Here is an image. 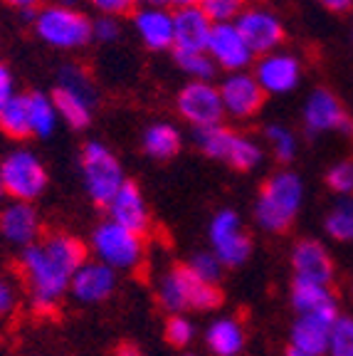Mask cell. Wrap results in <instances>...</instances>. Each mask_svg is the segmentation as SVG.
Masks as SVG:
<instances>
[{
	"mask_svg": "<svg viewBox=\"0 0 353 356\" xmlns=\"http://www.w3.org/2000/svg\"><path fill=\"white\" fill-rule=\"evenodd\" d=\"M87 255V245L69 233H47L38 243L22 248L20 277L28 287L35 314L44 317L60 307Z\"/></svg>",
	"mask_w": 353,
	"mask_h": 356,
	"instance_id": "6da1fadb",
	"label": "cell"
},
{
	"mask_svg": "<svg viewBox=\"0 0 353 356\" xmlns=\"http://www.w3.org/2000/svg\"><path fill=\"white\" fill-rule=\"evenodd\" d=\"M304 203V181L299 173L281 168L272 173L260 188L254 203V220L267 233H287Z\"/></svg>",
	"mask_w": 353,
	"mask_h": 356,
	"instance_id": "7a4b0ae2",
	"label": "cell"
},
{
	"mask_svg": "<svg viewBox=\"0 0 353 356\" xmlns=\"http://www.w3.org/2000/svg\"><path fill=\"white\" fill-rule=\"evenodd\" d=\"M33 30L40 42L55 50H82L94 40V20L72 3H50L38 10Z\"/></svg>",
	"mask_w": 353,
	"mask_h": 356,
	"instance_id": "3957f363",
	"label": "cell"
},
{
	"mask_svg": "<svg viewBox=\"0 0 353 356\" xmlns=\"http://www.w3.org/2000/svg\"><path fill=\"white\" fill-rule=\"evenodd\" d=\"M158 305L168 314H183L186 309L210 312L222 305V289L198 280L188 265H176L161 280Z\"/></svg>",
	"mask_w": 353,
	"mask_h": 356,
	"instance_id": "277c9868",
	"label": "cell"
},
{
	"mask_svg": "<svg viewBox=\"0 0 353 356\" xmlns=\"http://www.w3.org/2000/svg\"><path fill=\"white\" fill-rule=\"evenodd\" d=\"M193 141L203 151V156L225 163V166L235 168V171H252L265 159V151H262V146L257 141L225 127V124L200 129V131H195Z\"/></svg>",
	"mask_w": 353,
	"mask_h": 356,
	"instance_id": "5b68a950",
	"label": "cell"
},
{
	"mask_svg": "<svg viewBox=\"0 0 353 356\" xmlns=\"http://www.w3.org/2000/svg\"><path fill=\"white\" fill-rule=\"evenodd\" d=\"M79 166H82L84 188H87L89 198L94 203H99V206H109L111 198L126 184L122 161L101 141L84 144L82 156H79Z\"/></svg>",
	"mask_w": 353,
	"mask_h": 356,
	"instance_id": "8992f818",
	"label": "cell"
},
{
	"mask_svg": "<svg viewBox=\"0 0 353 356\" xmlns=\"http://www.w3.org/2000/svg\"><path fill=\"white\" fill-rule=\"evenodd\" d=\"M94 84L82 67L67 65L62 67L60 82L52 89V102L57 106L60 122L72 129H87L94 117Z\"/></svg>",
	"mask_w": 353,
	"mask_h": 356,
	"instance_id": "52a82bcc",
	"label": "cell"
},
{
	"mask_svg": "<svg viewBox=\"0 0 353 356\" xmlns=\"http://www.w3.org/2000/svg\"><path fill=\"white\" fill-rule=\"evenodd\" d=\"M92 252L106 267L124 270V273H136L138 267L144 265L146 257L144 238L122 228V225H116L114 220H104L94 228Z\"/></svg>",
	"mask_w": 353,
	"mask_h": 356,
	"instance_id": "ba28073f",
	"label": "cell"
},
{
	"mask_svg": "<svg viewBox=\"0 0 353 356\" xmlns=\"http://www.w3.org/2000/svg\"><path fill=\"white\" fill-rule=\"evenodd\" d=\"M0 173L6 181L8 198L35 203L50 184V173L44 163L30 149H15L0 161Z\"/></svg>",
	"mask_w": 353,
	"mask_h": 356,
	"instance_id": "9c48e42d",
	"label": "cell"
},
{
	"mask_svg": "<svg viewBox=\"0 0 353 356\" xmlns=\"http://www.w3.org/2000/svg\"><path fill=\"white\" fill-rule=\"evenodd\" d=\"M176 111L186 124L200 131L222 124L225 109L217 84L213 82H188L176 95Z\"/></svg>",
	"mask_w": 353,
	"mask_h": 356,
	"instance_id": "30bf717a",
	"label": "cell"
},
{
	"mask_svg": "<svg viewBox=\"0 0 353 356\" xmlns=\"http://www.w3.org/2000/svg\"><path fill=\"white\" fill-rule=\"evenodd\" d=\"M210 245L222 267H240L249 260L252 238L245 230L238 211L225 208V211L215 213V218L210 220Z\"/></svg>",
	"mask_w": 353,
	"mask_h": 356,
	"instance_id": "8fae6325",
	"label": "cell"
},
{
	"mask_svg": "<svg viewBox=\"0 0 353 356\" xmlns=\"http://www.w3.org/2000/svg\"><path fill=\"white\" fill-rule=\"evenodd\" d=\"M304 131L309 136H319L326 131H338L343 136H353V122L343 109L341 99L331 89L316 87L309 92L302 111Z\"/></svg>",
	"mask_w": 353,
	"mask_h": 356,
	"instance_id": "7c38bea8",
	"label": "cell"
},
{
	"mask_svg": "<svg viewBox=\"0 0 353 356\" xmlns=\"http://www.w3.org/2000/svg\"><path fill=\"white\" fill-rule=\"evenodd\" d=\"M235 25L243 33L245 42L254 57H265L270 52L281 50L284 38H287V30H284V22L279 20V15L262 6H247V10L238 17Z\"/></svg>",
	"mask_w": 353,
	"mask_h": 356,
	"instance_id": "4fadbf2b",
	"label": "cell"
},
{
	"mask_svg": "<svg viewBox=\"0 0 353 356\" xmlns=\"http://www.w3.org/2000/svg\"><path fill=\"white\" fill-rule=\"evenodd\" d=\"M217 89H220L225 117L238 119V122H247V119L257 117L267 99L265 89L260 87L257 77L249 70L247 72L225 74Z\"/></svg>",
	"mask_w": 353,
	"mask_h": 356,
	"instance_id": "5bb4252c",
	"label": "cell"
},
{
	"mask_svg": "<svg viewBox=\"0 0 353 356\" xmlns=\"http://www.w3.org/2000/svg\"><path fill=\"white\" fill-rule=\"evenodd\" d=\"M254 77L267 97L289 95L302 82V60L289 50H277L254 60Z\"/></svg>",
	"mask_w": 353,
	"mask_h": 356,
	"instance_id": "9a60e30c",
	"label": "cell"
},
{
	"mask_svg": "<svg viewBox=\"0 0 353 356\" xmlns=\"http://www.w3.org/2000/svg\"><path fill=\"white\" fill-rule=\"evenodd\" d=\"M210 60L215 62L217 70H225L227 74L232 72H247L254 65L257 57L252 55V50L245 42L243 33L238 30L235 22H225V25H213V33L208 40Z\"/></svg>",
	"mask_w": 353,
	"mask_h": 356,
	"instance_id": "2e32d148",
	"label": "cell"
},
{
	"mask_svg": "<svg viewBox=\"0 0 353 356\" xmlns=\"http://www.w3.org/2000/svg\"><path fill=\"white\" fill-rule=\"evenodd\" d=\"M292 273L294 280H306V282L334 284L336 277V265L321 240L302 238L292 248Z\"/></svg>",
	"mask_w": 353,
	"mask_h": 356,
	"instance_id": "e0dca14e",
	"label": "cell"
},
{
	"mask_svg": "<svg viewBox=\"0 0 353 356\" xmlns=\"http://www.w3.org/2000/svg\"><path fill=\"white\" fill-rule=\"evenodd\" d=\"M133 30H136L138 40L154 52L173 50V10L161 3H146V6H136L131 13Z\"/></svg>",
	"mask_w": 353,
	"mask_h": 356,
	"instance_id": "ac0fdd59",
	"label": "cell"
},
{
	"mask_svg": "<svg viewBox=\"0 0 353 356\" xmlns=\"http://www.w3.org/2000/svg\"><path fill=\"white\" fill-rule=\"evenodd\" d=\"M289 302H292V309L297 312V317L311 314V317H324L329 322H336L341 317V307H338V300L334 295L331 284L292 280Z\"/></svg>",
	"mask_w": 353,
	"mask_h": 356,
	"instance_id": "d6986e66",
	"label": "cell"
},
{
	"mask_svg": "<svg viewBox=\"0 0 353 356\" xmlns=\"http://www.w3.org/2000/svg\"><path fill=\"white\" fill-rule=\"evenodd\" d=\"M106 213H109V220L131 230V233L141 235V238L151 230L149 203H146L141 188L136 184H131V181H126L122 186V191L111 198V203L106 206Z\"/></svg>",
	"mask_w": 353,
	"mask_h": 356,
	"instance_id": "ffe728a7",
	"label": "cell"
},
{
	"mask_svg": "<svg viewBox=\"0 0 353 356\" xmlns=\"http://www.w3.org/2000/svg\"><path fill=\"white\" fill-rule=\"evenodd\" d=\"M0 238L20 248H28L42 238V222L33 203L10 200L0 208Z\"/></svg>",
	"mask_w": 353,
	"mask_h": 356,
	"instance_id": "44dd1931",
	"label": "cell"
},
{
	"mask_svg": "<svg viewBox=\"0 0 353 356\" xmlns=\"http://www.w3.org/2000/svg\"><path fill=\"white\" fill-rule=\"evenodd\" d=\"M116 289V270L106 267L99 260H87L72 277L69 295L82 305H97L114 295Z\"/></svg>",
	"mask_w": 353,
	"mask_h": 356,
	"instance_id": "7402d4cb",
	"label": "cell"
},
{
	"mask_svg": "<svg viewBox=\"0 0 353 356\" xmlns=\"http://www.w3.org/2000/svg\"><path fill=\"white\" fill-rule=\"evenodd\" d=\"M173 52H205L213 22L200 6L173 10Z\"/></svg>",
	"mask_w": 353,
	"mask_h": 356,
	"instance_id": "603a6c76",
	"label": "cell"
},
{
	"mask_svg": "<svg viewBox=\"0 0 353 356\" xmlns=\"http://www.w3.org/2000/svg\"><path fill=\"white\" fill-rule=\"evenodd\" d=\"M334 322L324 317H297L289 329V346L299 351H306V354L326 356L329 351V337H331Z\"/></svg>",
	"mask_w": 353,
	"mask_h": 356,
	"instance_id": "cb8c5ba5",
	"label": "cell"
},
{
	"mask_svg": "<svg viewBox=\"0 0 353 356\" xmlns=\"http://www.w3.org/2000/svg\"><path fill=\"white\" fill-rule=\"evenodd\" d=\"M245 327L240 319L222 317L208 327L205 334V341H208V349L215 356H240L245 349Z\"/></svg>",
	"mask_w": 353,
	"mask_h": 356,
	"instance_id": "d4e9b609",
	"label": "cell"
},
{
	"mask_svg": "<svg viewBox=\"0 0 353 356\" xmlns=\"http://www.w3.org/2000/svg\"><path fill=\"white\" fill-rule=\"evenodd\" d=\"M141 146H144L146 156L156 159V161H168L173 156H178L183 146V134L178 127L168 122H156L146 127L144 136H141Z\"/></svg>",
	"mask_w": 353,
	"mask_h": 356,
	"instance_id": "484cf974",
	"label": "cell"
},
{
	"mask_svg": "<svg viewBox=\"0 0 353 356\" xmlns=\"http://www.w3.org/2000/svg\"><path fill=\"white\" fill-rule=\"evenodd\" d=\"M0 131L6 134L8 139H17V141L33 136L28 95H15L0 109Z\"/></svg>",
	"mask_w": 353,
	"mask_h": 356,
	"instance_id": "4316f807",
	"label": "cell"
},
{
	"mask_svg": "<svg viewBox=\"0 0 353 356\" xmlns=\"http://www.w3.org/2000/svg\"><path fill=\"white\" fill-rule=\"evenodd\" d=\"M28 106H30V127L33 136L38 139H50L60 124V114L52 102V95L44 92H28Z\"/></svg>",
	"mask_w": 353,
	"mask_h": 356,
	"instance_id": "83f0119b",
	"label": "cell"
},
{
	"mask_svg": "<svg viewBox=\"0 0 353 356\" xmlns=\"http://www.w3.org/2000/svg\"><path fill=\"white\" fill-rule=\"evenodd\" d=\"M324 230L336 243H353V200H341L326 213Z\"/></svg>",
	"mask_w": 353,
	"mask_h": 356,
	"instance_id": "f1b7e54d",
	"label": "cell"
},
{
	"mask_svg": "<svg viewBox=\"0 0 353 356\" xmlns=\"http://www.w3.org/2000/svg\"><path fill=\"white\" fill-rule=\"evenodd\" d=\"M173 62L190 82H213L217 70L208 52H173Z\"/></svg>",
	"mask_w": 353,
	"mask_h": 356,
	"instance_id": "f546056e",
	"label": "cell"
},
{
	"mask_svg": "<svg viewBox=\"0 0 353 356\" xmlns=\"http://www.w3.org/2000/svg\"><path fill=\"white\" fill-rule=\"evenodd\" d=\"M265 139L279 163H292L297 159L299 141L289 127H284V124H270V127H265Z\"/></svg>",
	"mask_w": 353,
	"mask_h": 356,
	"instance_id": "4dcf8cb0",
	"label": "cell"
},
{
	"mask_svg": "<svg viewBox=\"0 0 353 356\" xmlns=\"http://www.w3.org/2000/svg\"><path fill=\"white\" fill-rule=\"evenodd\" d=\"M200 8L213 25H225V22H238V17L247 10V0H203Z\"/></svg>",
	"mask_w": 353,
	"mask_h": 356,
	"instance_id": "1f68e13d",
	"label": "cell"
},
{
	"mask_svg": "<svg viewBox=\"0 0 353 356\" xmlns=\"http://www.w3.org/2000/svg\"><path fill=\"white\" fill-rule=\"evenodd\" d=\"M326 356H353V314H341L334 322Z\"/></svg>",
	"mask_w": 353,
	"mask_h": 356,
	"instance_id": "d6a6232c",
	"label": "cell"
},
{
	"mask_svg": "<svg viewBox=\"0 0 353 356\" xmlns=\"http://www.w3.org/2000/svg\"><path fill=\"white\" fill-rule=\"evenodd\" d=\"M188 267L193 270V275L203 282L217 284L222 277V262L215 257V252H195L188 262Z\"/></svg>",
	"mask_w": 353,
	"mask_h": 356,
	"instance_id": "836d02e7",
	"label": "cell"
},
{
	"mask_svg": "<svg viewBox=\"0 0 353 356\" xmlns=\"http://www.w3.org/2000/svg\"><path fill=\"white\" fill-rule=\"evenodd\" d=\"M326 186L336 195H351L353 193V159L334 163L326 171Z\"/></svg>",
	"mask_w": 353,
	"mask_h": 356,
	"instance_id": "e575fe53",
	"label": "cell"
},
{
	"mask_svg": "<svg viewBox=\"0 0 353 356\" xmlns=\"http://www.w3.org/2000/svg\"><path fill=\"white\" fill-rule=\"evenodd\" d=\"M163 334H166L168 344L176 346V349H183V346H188L190 341H193L195 329H193V322H190L188 317H183V314H171Z\"/></svg>",
	"mask_w": 353,
	"mask_h": 356,
	"instance_id": "d590c367",
	"label": "cell"
},
{
	"mask_svg": "<svg viewBox=\"0 0 353 356\" xmlns=\"http://www.w3.org/2000/svg\"><path fill=\"white\" fill-rule=\"evenodd\" d=\"M17 302H20V292L17 284L8 275H0V319H8L15 314Z\"/></svg>",
	"mask_w": 353,
	"mask_h": 356,
	"instance_id": "8d00e7d4",
	"label": "cell"
},
{
	"mask_svg": "<svg viewBox=\"0 0 353 356\" xmlns=\"http://www.w3.org/2000/svg\"><path fill=\"white\" fill-rule=\"evenodd\" d=\"M122 38V22L119 17H109V15H99L94 20V40L97 42H116V40Z\"/></svg>",
	"mask_w": 353,
	"mask_h": 356,
	"instance_id": "74e56055",
	"label": "cell"
},
{
	"mask_svg": "<svg viewBox=\"0 0 353 356\" xmlns=\"http://www.w3.org/2000/svg\"><path fill=\"white\" fill-rule=\"evenodd\" d=\"M87 3L99 15H109V17H122L126 13H133L131 0H87Z\"/></svg>",
	"mask_w": 353,
	"mask_h": 356,
	"instance_id": "f35d334b",
	"label": "cell"
},
{
	"mask_svg": "<svg viewBox=\"0 0 353 356\" xmlns=\"http://www.w3.org/2000/svg\"><path fill=\"white\" fill-rule=\"evenodd\" d=\"M15 77H13V70L0 60V109L8 104V102L15 97Z\"/></svg>",
	"mask_w": 353,
	"mask_h": 356,
	"instance_id": "ab89813d",
	"label": "cell"
},
{
	"mask_svg": "<svg viewBox=\"0 0 353 356\" xmlns=\"http://www.w3.org/2000/svg\"><path fill=\"white\" fill-rule=\"evenodd\" d=\"M316 3L331 13H348L353 8V0H316Z\"/></svg>",
	"mask_w": 353,
	"mask_h": 356,
	"instance_id": "60d3db41",
	"label": "cell"
},
{
	"mask_svg": "<svg viewBox=\"0 0 353 356\" xmlns=\"http://www.w3.org/2000/svg\"><path fill=\"white\" fill-rule=\"evenodd\" d=\"M3 3L15 8V10H20V13L40 10V6H42V0H3Z\"/></svg>",
	"mask_w": 353,
	"mask_h": 356,
	"instance_id": "b9f144b4",
	"label": "cell"
},
{
	"mask_svg": "<svg viewBox=\"0 0 353 356\" xmlns=\"http://www.w3.org/2000/svg\"><path fill=\"white\" fill-rule=\"evenodd\" d=\"M154 3H161V6L171 8V10H178V8H190V6H200L203 0H154Z\"/></svg>",
	"mask_w": 353,
	"mask_h": 356,
	"instance_id": "7bdbcfd3",
	"label": "cell"
},
{
	"mask_svg": "<svg viewBox=\"0 0 353 356\" xmlns=\"http://www.w3.org/2000/svg\"><path fill=\"white\" fill-rule=\"evenodd\" d=\"M114 356H144V354H141V349H136L133 344H122L114 351Z\"/></svg>",
	"mask_w": 353,
	"mask_h": 356,
	"instance_id": "ee69618b",
	"label": "cell"
},
{
	"mask_svg": "<svg viewBox=\"0 0 353 356\" xmlns=\"http://www.w3.org/2000/svg\"><path fill=\"white\" fill-rule=\"evenodd\" d=\"M284 356H316V354H306V351H299V349H292V346H287V354Z\"/></svg>",
	"mask_w": 353,
	"mask_h": 356,
	"instance_id": "f6af8a7d",
	"label": "cell"
},
{
	"mask_svg": "<svg viewBox=\"0 0 353 356\" xmlns=\"http://www.w3.org/2000/svg\"><path fill=\"white\" fill-rule=\"evenodd\" d=\"M8 198V188H6V181H3V173H0V203Z\"/></svg>",
	"mask_w": 353,
	"mask_h": 356,
	"instance_id": "bcb514c9",
	"label": "cell"
},
{
	"mask_svg": "<svg viewBox=\"0 0 353 356\" xmlns=\"http://www.w3.org/2000/svg\"><path fill=\"white\" fill-rule=\"evenodd\" d=\"M133 6H146V3H154V0H131Z\"/></svg>",
	"mask_w": 353,
	"mask_h": 356,
	"instance_id": "7dc6e473",
	"label": "cell"
},
{
	"mask_svg": "<svg viewBox=\"0 0 353 356\" xmlns=\"http://www.w3.org/2000/svg\"><path fill=\"white\" fill-rule=\"evenodd\" d=\"M351 295H353V287H351Z\"/></svg>",
	"mask_w": 353,
	"mask_h": 356,
	"instance_id": "c3c4849f",
	"label": "cell"
}]
</instances>
